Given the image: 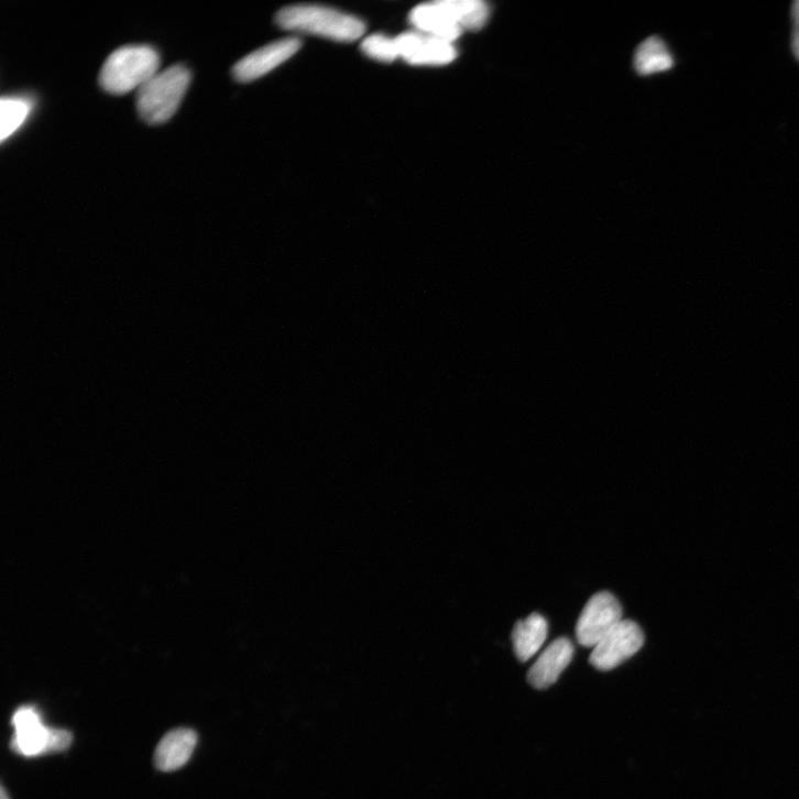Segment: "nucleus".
Masks as SVG:
<instances>
[{
  "label": "nucleus",
  "instance_id": "10",
  "mask_svg": "<svg viewBox=\"0 0 799 799\" xmlns=\"http://www.w3.org/2000/svg\"><path fill=\"white\" fill-rule=\"evenodd\" d=\"M574 655V646L567 637L551 643L533 664L527 674L528 683L538 690L554 686L568 668Z\"/></svg>",
  "mask_w": 799,
  "mask_h": 799
},
{
  "label": "nucleus",
  "instance_id": "14",
  "mask_svg": "<svg viewBox=\"0 0 799 799\" xmlns=\"http://www.w3.org/2000/svg\"><path fill=\"white\" fill-rule=\"evenodd\" d=\"M33 108L31 100L22 97H3L0 101V139L6 142L25 123Z\"/></svg>",
  "mask_w": 799,
  "mask_h": 799
},
{
  "label": "nucleus",
  "instance_id": "2",
  "mask_svg": "<svg viewBox=\"0 0 799 799\" xmlns=\"http://www.w3.org/2000/svg\"><path fill=\"white\" fill-rule=\"evenodd\" d=\"M158 53L150 46H124L105 62L99 83L111 95H124L141 89L160 69Z\"/></svg>",
  "mask_w": 799,
  "mask_h": 799
},
{
  "label": "nucleus",
  "instance_id": "17",
  "mask_svg": "<svg viewBox=\"0 0 799 799\" xmlns=\"http://www.w3.org/2000/svg\"><path fill=\"white\" fill-rule=\"evenodd\" d=\"M793 30H792V51L795 57L799 62V0L793 3L791 9Z\"/></svg>",
  "mask_w": 799,
  "mask_h": 799
},
{
  "label": "nucleus",
  "instance_id": "5",
  "mask_svg": "<svg viewBox=\"0 0 799 799\" xmlns=\"http://www.w3.org/2000/svg\"><path fill=\"white\" fill-rule=\"evenodd\" d=\"M622 616V606L612 593L594 594L578 620L579 643L585 647H594L623 620Z\"/></svg>",
  "mask_w": 799,
  "mask_h": 799
},
{
  "label": "nucleus",
  "instance_id": "4",
  "mask_svg": "<svg viewBox=\"0 0 799 799\" xmlns=\"http://www.w3.org/2000/svg\"><path fill=\"white\" fill-rule=\"evenodd\" d=\"M15 735L13 748L24 756H40L47 753L67 749L73 735L66 730L47 727L40 713L31 707H24L13 716Z\"/></svg>",
  "mask_w": 799,
  "mask_h": 799
},
{
  "label": "nucleus",
  "instance_id": "7",
  "mask_svg": "<svg viewBox=\"0 0 799 799\" xmlns=\"http://www.w3.org/2000/svg\"><path fill=\"white\" fill-rule=\"evenodd\" d=\"M395 43L398 57L415 66H444L458 56L452 43L418 31L398 35Z\"/></svg>",
  "mask_w": 799,
  "mask_h": 799
},
{
  "label": "nucleus",
  "instance_id": "15",
  "mask_svg": "<svg viewBox=\"0 0 799 799\" xmlns=\"http://www.w3.org/2000/svg\"><path fill=\"white\" fill-rule=\"evenodd\" d=\"M452 8L461 29L481 30L489 19V8L480 0H451Z\"/></svg>",
  "mask_w": 799,
  "mask_h": 799
},
{
  "label": "nucleus",
  "instance_id": "16",
  "mask_svg": "<svg viewBox=\"0 0 799 799\" xmlns=\"http://www.w3.org/2000/svg\"><path fill=\"white\" fill-rule=\"evenodd\" d=\"M361 51L369 58L381 63H392L398 57L395 39L382 34L366 37L361 44Z\"/></svg>",
  "mask_w": 799,
  "mask_h": 799
},
{
  "label": "nucleus",
  "instance_id": "13",
  "mask_svg": "<svg viewBox=\"0 0 799 799\" xmlns=\"http://www.w3.org/2000/svg\"><path fill=\"white\" fill-rule=\"evenodd\" d=\"M674 64L670 51L658 37H650L643 42L634 57L635 68L641 75L666 72L671 69Z\"/></svg>",
  "mask_w": 799,
  "mask_h": 799
},
{
  "label": "nucleus",
  "instance_id": "11",
  "mask_svg": "<svg viewBox=\"0 0 799 799\" xmlns=\"http://www.w3.org/2000/svg\"><path fill=\"white\" fill-rule=\"evenodd\" d=\"M197 734L190 729H176L164 736L155 752V765L162 771H173L190 759Z\"/></svg>",
  "mask_w": 799,
  "mask_h": 799
},
{
  "label": "nucleus",
  "instance_id": "6",
  "mask_svg": "<svg viewBox=\"0 0 799 799\" xmlns=\"http://www.w3.org/2000/svg\"><path fill=\"white\" fill-rule=\"evenodd\" d=\"M643 644L644 634L639 625L631 620H622L593 647L590 663L598 670H613L636 654Z\"/></svg>",
  "mask_w": 799,
  "mask_h": 799
},
{
  "label": "nucleus",
  "instance_id": "8",
  "mask_svg": "<svg viewBox=\"0 0 799 799\" xmlns=\"http://www.w3.org/2000/svg\"><path fill=\"white\" fill-rule=\"evenodd\" d=\"M302 46L303 42L297 37L266 45L238 62L232 68V75L240 83L253 81L291 59Z\"/></svg>",
  "mask_w": 799,
  "mask_h": 799
},
{
  "label": "nucleus",
  "instance_id": "1",
  "mask_svg": "<svg viewBox=\"0 0 799 799\" xmlns=\"http://www.w3.org/2000/svg\"><path fill=\"white\" fill-rule=\"evenodd\" d=\"M276 23L285 31L352 43L365 33L364 23L340 11L313 4L292 6L281 10Z\"/></svg>",
  "mask_w": 799,
  "mask_h": 799
},
{
  "label": "nucleus",
  "instance_id": "12",
  "mask_svg": "<svg viewBox=\"0 0 799 799\" xmlns=\"http://www.w3.org/2000/svg\"><path fill=\"white\" fill-rule=\"evenodd\" d=\"M548 637V622L538 614L533 613L525 620L518 621L512 632V643L516 657L526 661L543 647Z\"/></svg>",
  "mask_w": 799,
  "mask_h": 799
},
{
  "label": "nucleus",
  "instance_id": "18",
  "mask_svg": "<svg viewBox=\"0 0 799 799\" xmlns=\"http://www.w3.org/2000/svg\"><path fill=\"white\" fill-rule=\"evenodd\" d=\"M0 799H11L4 787L2 788V791H0Z\"/></svg>",
  "mask_w": 799,
  "mask_h": 799
},
{
  "label": "nucleus",
  "instance_id": "3",
  "mask_svg": "<svg viewBox=\"0 0 799 799\" xmlns=\"http://www.w3.org/2000/svg\"><path fill=\"white\" fill-rule=\"evenodd\" d=\"M191 81L190 70L175 65L158 72L138 95V110L150 124L167 122L178 110Z\"/></svg>",
  "mask_w": 799,
  "mask_h": 799
},
{
  "label": "nucleus",
  "instance_id": "9",
  "mask_svg": "<svg viewBox=\"0 0 799 799\" xmlns=\"http://www.w3.org/2000/svg\"><path fill=\"white\" fill-rule=\"evenodd\" d=\"M411 24L418 31L455 43L463 33L451 0H438L415 8L409 14Z\"/></svg>",
  "mask_w": 799,
  "mask_h": 799
}]
</instances>
